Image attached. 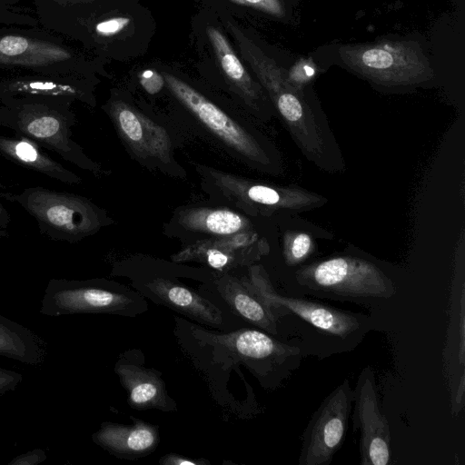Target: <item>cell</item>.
<instances>
[{
    "label": "cell",
    "mask_w": 465,
    "mask_h": 465,
    "mask_svg": "<svg viewBox=\"0 0 465 465\" xmlns=\"http://www.w3.org/2000/svg\"><path fill=\"white\" fill-rule=\"evenodd\" d=\"M269 252L266 238L256 230H252L192 242L173 254L172 261L201 262L220 273H225L240 266H250Z\"/></svg>",
    "instance_id": "5bb4252c"
},
{
    "label": "cell",
    "mask_w": 465,
    "mask_h": 465,
    "mask_svg": "<svg viewBox=\"0 0 465 465\" xmlns=\"http://www.w3.org/2000/svg\"><path fill=\"white\" fill-rule=\"evenodd\" d=\"M131 20L128 17H113L95 25L94 31L99 36H112L123 31Z\"/></svg>",
    "instance_id": "f1b7e54d"
},
{
    "label": "cell",
    "mask_w": 465,
    "mask_h": 465,
    "mask_svg": "<svg viewBox=\"0 0 465 465\" xmlns=\"http://www.w3.org/2000/svg\"><path fill=\"white\" fill-rule=\"evenodd\" d=\"M0 153L18 165L64 183L78 184L82 182L81 177L53 159L44 148L19 134L0 135Z\"/></svg>",
    "instance_id": "603a6c76"
},
{
    "label": "cell",
    "mask_w": 465,
    "mask_h": 465,
    "mask_svg": "<svg viewBox=\"0 0 465 465\" xmlns=\"http://www.w3.org/2000/svg\"><path fill=\"white\" fill-rule=\"evenodd\" d=\"M3 185L0 182V193ZM11 217L8 211L0 201V238L9 237Z\"/></svg>",
    "instance_id": "836d02e7"
},
{
    "label": "cell",
    "mask_w": 465,
    "mask_h": 465,
    "mask_svg": "<svg viewBox=\"0 0 465 465\" xmlns=\"http://www.w3.org/2000/svg\"><path fill=\"white\" fill-rule=\"evenodd\" d=\"M159 462L163 465H203L206 463V460H193L172 453L162 457Z\"/></svg>",
    "instance_id": "d6a6232c"
},
{
    "label": "cell",
    "mask_w": 465,
    "mask_h": 465,
    "mask_svg": "<svg viewBox=\"0 0 465 465\" xmlns=\"http://www.w3.org/2000/svg\"><path fill=\"white\" fill-rule=\"evenodd\" d=\"M197 170L204 190L244 212L246 215H272L280 212H303L323 205L327 199L297 186H282L247 179L207 166Z\"/></svg>",
    "instance_id": "8992f818"
},
{
    "label": "cell",
    "mask_w": 465,
    "mask_h": 465,
    "mask_svg": "<svg viewBox=\"0 0 465 465\" xmlns=\"http://www.w3.org/2000/svg\"><path fill=\"white\" fill-rule=\"evenodd\" d=\"M46 460V454L42 449H35L12 459L8 465H37Z\"/></svg>",
    "instance_id": "1f68e13d"
},
{
    "label": "cell",
    "mask_w": 465,
    "mask_h": 465,
    "mask_svg": "<svg viewBox=\"0 0 465 465\" xmlns=\"http://www.w3.org/2000/svg\"><path fill=\"white\" fill-rule=\"evenodd\" d=\"M114 371L128 392V403L136 410L158 409L175 411L176 404L169 397L161 373L143 365L118 361Z\"/></svg>",
    "instance_id": "ffe728a7"
},
{
    "label": "cell",
    "mask_w": 465,
    "mask_h": 465,
    "mask_svg": "<svg viewBox=\"0 0 465 465\" xmlns=\"http://www.w3.org/2000/svg\"><path fill=\"white\" fill-rule=\"evenodd\" d=\"M22 380L21 373L0 367V397L16 389Z\"/></svg>",
    "instance_id": "4dcf8cb0"
},
{
    "label": "cell",
    "mask_w": 465,
    "mask_h": 465,
    "mask_svg": "<svg viewBox=\"0 0 465 465\" xmlns=\"http://www.w3.org/2000/svg\"><path fill=\"white\" fill-rule=\"evenodd\" d=\"M316 242L312 234L302 231H287L283 234L282 255L288 266L304 262L315 251Z\"/></svg>",
    "instance_id": "484cf974"
},
{
    "label": "cell",
    "mask_w": 465,
    "mask_h": 465,
    "mask_svg": "<svg viewBox=\"0 0 465 465\" xmlns=\"http://www.w3.org/2000/svg\"><path fill=\"white\" fill-rule=\"evenodd\" d=\"M194 335L205 344L231 352L254 372L263 386L272 389L279 387L299 367L303 355L299 346L255 329L219 333L195 328Z\"/></svg>",
    "instance_id": "9c48e42d"
},
{
    "label": "cell",
    "mask_w": 465,
    "mask_h": 465,
    "mask_svg": "<svg viewBox=\"0 0 465 465\" xmlns=\"http://www.w3.org/2000/svg\"><path fill=\"white\" fill-rule=\"evenodd\" d=\"M170 228L180 235L201 236L198 240L255 230L246 214L226 206L179 208L170 223Z\"/></svg>",
    "instance_id": "2e32d148"
},
{
    "label": "cell",
    "mask_w": 465,
    "mask_h": 465,
    "mask_svg": "<svg viewBox=\"0 0 465 465\" xmlns=\"http://www.w3.org/2000/svg\"><path fill=\"white\" fill-rule=\"evenodd\" d=\"M173 96L227 149L252 167L268 173L280 172L277 151L261 134L232 116L187 83L163 73Z\"/></svg>",
    "instance_id": "277c9868"
},
{
    "label": "cell",
    "mask_w": 465,
    "mask_h": 465,
    "mask_svg": "<svg viewBox=\"0 0 465 465\" xmlns=\"http://www.w3.org/2000/svg\"><path fill=\"white\" fill-rule=\"evenodd\" d=\"M73 55L61 45L18 35H0V66L23 67L37 74L66 75Z\"/></svg>",
    "instance_id": "9a60e30c"
},
{
    "label": "cell",
    "mask_w": 465,
    "mask_h": 465,
    "mask_svg": "<svg viewBox=\"0 0 465 465\" xmlns=\"http://www.w3.org/2000/svg\"><path fill=\"white\" fill-rule=\"evenodd\" d=\"M352 427L360 430L361 465H387L391 458V435L381 411L375 375L370 367L361 370L353 391Z\"/></svg>",
    "instance_id": "4fadbf2b"
},
{
    "label": "cell",
    "mask_w": 465,
    "mask_h": 465,
    "mask_svg": "<svg viewBox=\"0 0 465 465\" xmlns=\"http://www.w3.org/2000/svg\"><path fill=\"white\" fill-rule=\"evenodd\" d=\"M143 297L104 279H51L45 290L41 314L48 317L81 313L135 316L147 309Z\"/></svg>",
    "instance_id": "ba28073f"
},
{
    "label": "cell",
    "mask_w": 465,
    "mask_h": 465,
    "mask_svg": "<svg viewBox=\"0 0 465 465\" xmlns=\"http://www.w3.org/2000/svg\"><path fill=\"white\" fill-rule=\"evenodd\" d=\"M338 54L347 67L379 85H415L434 77L430 59L414 41L343 45L338 48Z\"/></svg>",
    "instance_id": "5b68a950"
},
{
    "label": "cell",
    "mask_w": 465,
    "mask_h": 465,
    "mask_svg": "<svg viewBox=\"0 0 465 465\" xmlns=\"http://www.w3.org/2000/svg\"><path fill=\"white\" fill-rule=\"evenodd\" d=\"M262 85L305 157L322 170L335 172L343 165L324 116L310 104L304 91L295 88L287 71L255 50L249 52Z\"/></svg>",
    "instance_id": "6da1fadb"
},
{
    "label": "cell",
    "mask_w": 465,
    "mask_h": 465,
    "mask_svg": "<svg viewBox=\"0 0 465 465\" xmlns=\"http://www.w3.org/2000/svg\"><path fill=\"white\" fill-rule=\"evenodd\" d=\"M450 321L455 330L449 326L444 357L448 371L451 395V410L458 415L464 405V283H458V292L453 291Z\"/></svg>",
    "instance_id": "7402d4cb"
},
{
    "label": "cell",
    "mask_w": 465,
    "mask_h": 465,
    "mask_svg": "<svg viewBox=\"0 0 465 465\" xmlns=\"http://www.w3.org/2000/svg\"><path fill=\"white\" fill-rule=\"evenodd\" d=\"M43 341L30 329L0 314V356L37 366L45 359Z\"/></svg>",
    "instance_id": "d4e9b609"
},
{
    "label": "cell",
    "mask_w": 465,
    "mask_h": 465,
    "mask_svg": "<svg viewBox=\"0 0 465 465\" xmlns=\"http://www.w3.org/2000/svg\"><path fill=\"white\" fill-rule=\"evenodd\" d=\"M139 81L143 89L154 94L158 93L163 86L164 79L154 70L147 69L139 74Z\"/></svg>",
    "instance_id": "f546056e"
},
{
    "label": "cell",
    "mask_w": 465,
    "mask_h": 465,
    "mask_svg": "<svg viewBox=\"0 0 465 465\" xmlns=\"http://www.w3.org/2000/svg\"><path fill=\"white\" fill-rule=\"evenodd\" d=\"M316 74L315 64L308 59H301L287 72L289 82L297 89L304 91V86Z\"/></svg>",
    "instance_id": "4316f807"
},
{
    "label": "cell",
    "mask_w": 465,
    "mask_h": 465,
    "mask_svg": "<svg viewBox=\"0 0 465 465\" xmlns=\"http://www.w3.org/2000/svg\"><path fill=\"white\" fill-rule=\"evenodd\" d=\"M0 197L15 203L37 223L42 234L54 241L75 243L112 223L106 212L86 197L27 187L20 193H0Z\"/></svg>",
    "instance_id": "3957f363"
},
{
    "label": "cell",
    "mask_w": 465,
    "mask_h": 465,
    "mask_svg": "<svg viewBox=\"0 0 465 465\" xmlns=\"http://www.w3.org/2000/svg\"><path fill=\"white\" fill-rule=\"evenodd\" d=\"M47 1H51L53 3H55V4H58V5H72V4H74L76 2H80L82 0H47Z\"/></svg>",
    "instance_id": "e575fe53"
},
{
    "label": "cell",
    "mask_w": 465,
    "mask_h": 465,
    "mask_svg": "<svg viewBox=\"0 0 465 465\" xmlns=\"http://www.w3.org/2000/svg\"><path fill=\"white\" fill-rule=\"evenodd\" d=\"M207 34L225 75L240 92L244 104L257 118L269 120L262 107V89L250 77L225 36L214 27H208Z\"/></svg>",
    "instance_id": "cb8c5ba5"
},
{
    "label": "cell",
    "mask_w": 465,
    "mask_h": 465,
    "mask_svg": "<svg viewBox=\"0 0 465 465\" xmlns=\"http://www.w3.org/2000/svg\"><path fill=\"white\" fill-rule=\"evenodd\" d=\"M0 126L26 137L64 160L98 176L104 173L72 138L76 123L73 103L58 100L10 98L0 101Z\"/></svg>",
    "instance_id": "7a4b0ae2"
},
{
    "label": "cell",
    "mask_w": 465,
    "mask_h": 465,
    "mask_svg": "<svg viewBox=\"0 0 465 465\" xmlns=\"http://www.w3.org/2000/svg\"><path fill=\"white\" fill-rule=\"evenodd\" d=\"M132 425L104 421L92 439L95 444L122 459H136L153 452L159 442L158 427L136 418Z\"/></svg>",
    "instance_id": "d6986e66"
},
{
    "label": "cell",
    "mask_w": 465,
    "mask_h": 465,
    "mask_svg": "<svg viewBox=\"0 0 465 465\" xmlns=\"http://www.w3.org/2000/svg\"><path fill=\"white\" fill-rule=\"evenodd\" d=\"M120 139L134 157L147 166L180 175L173 157V144L167 130L134 106L114 100L107 106Z\"/></svg>",
    "instance_id": "7c38bea8"
},
{
    "label": "cell",
    "mask_w": 465,
    "mask_h": 465,
    "mask_svg": "<svg viewBox=\"0 0 465 465\" xmlns=\"http://www.w3.org/2000/svg\"><path fill=\"white\" fill-rule=\"evenodd\" d=\"M214 282L223 299L235 313L267 333L278 334L277 319L254 292L248 276L239 279L225 272L221 273Z\"/></svg>",
    "instance_id": "44dd1931"
},
{
    "label": "cell",
    "mask_w": 465,
    "mask_h": 465,
    "mask_svg": "<svg viewBox=\"0 0 465 465\" xmlns=\"http://www.w3.org/2000/svg\"><path fill=\"white\" fill-rule=\"evenodd\" d=\"M248 279L277 321L286 315H292L308 323L319 334L345 341L364 335L371 326V319L366 315L279 293L265 269L260 264L248 266Z\"/></svg>",
    "instance_id": "30bf717a"
},
{
    "label": "cell",
    "mask_w": 465,
    "mask_h": 465,
    "mask_svg": "<svg viewBox=\"0 0 465 465\" xmlns=\"http://www.w3.org/2000/svg\"><path fill=\"white\" fill-rule=\"evenodd\" d=\"M10 98L92 104L90 94L78 81L67 75L41 74L0 81V101Z\"/></svg>",
    "instance_id": "ac0fdd59"
},
{
    "label": "cell",
    "mask_w": 465,
    "mask_h": 465,
    "mask_svg": "<svg viewBox=\"0 0 465 465\" xmlns=\"http://www.w3.org/2000/svg\"><path fill=\"white\" fill-rule=\"evenodd\" d=\"M353 391L347 379L321 403L307 424L299 465H329L343 444L352 411Z\"/></svg>",
    "instance_id": "8fae6325"
},
{
    "label": "cell",
    "mask_w": 465,
    "mask_h": 465,
    "mask_svg": "<svg viewBox=\"0 0 465 465\" xmlns=\"http://www.w3.org/2000/svg\"><path fill=\"white\" fill-rule=\"evenodd\" d=\"M133 285L157 304H163L203 324L221 327L222 312L207 299L182 284L162 277L143 281Z\"/></svg>",
    "instance_id": "e0dca14e"
},
{
    "label": "cell",
    "mask_w": 465,
    "mask_h": 465,
    "mask_svg": "<svg viewBox=\"0 0 465 465\" xmlns=\"http://www.w3.org/2000/svg\"><path fill=\"white\" fill-rule=\"evenodd\" d=\"M235 4L244 5L261 10L269 15L282 17L285 14L282 0H230Z\"/></svg>",
    "instance_id": "83f0119b"
},
{
    "label": "cell",
    "mask_w": 465,
    "mask_h": 465,
    "mask_svg": "<svg viewBox=\"0 0 465 465\" xmlns=\"http://www.w3.org/2000/svg\"><path fill=\"white\" fill-rule=\"evenodd\" d=\"M303 288L330 299H390L397 289L392 279L372 262L338 255L302 266L295 272Z\"/></svg>",
    "instance_id": "52a82bcc"
}]
</instances>
